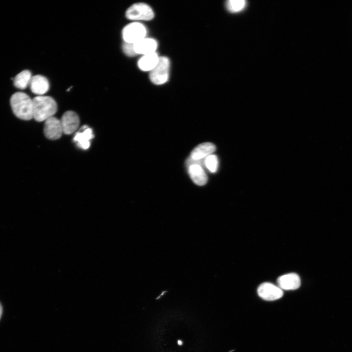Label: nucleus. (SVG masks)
Wrapping results in <instances>:
<instances>
[{"label":"nucleus","mask_w":352,"mask_h":352,"mask_svg":"<svg viewBox=\"0 0 352 352\" xmlns=\"http://www.w3.org/2000/svg\"><path fill=\"white\" fill-rule=\"evenodd\" d=\"M32 100L33 118L37 121H45L53 117L57 110V104L50 96H37Z\"/></svg>","instance_id":"obj_1"},{"label":"nucleus","mask_w":352,"mask_h":352,"mask_svg":"<svg viewBox=\"0 0 352 352\" xmlns=\"http://www.w3.org/2000/svg\"><path fill=\"white\" fill-rule=\"evenodd\" d=\"M10 103L13 113L18 118L24 120L33 118V100L27 94L22 92L14 93Z\"/></svg>","instance_id":"obj_2"},{"label":"nucleus","mask_w":352,"mask_h":352,"mask_svg":"<svg viewBox=\"0 0 352 352\" xmlns=\"http://www.w3.org/2000/svg\"><path fill=\"white\" fill-rule=\"evenodd\" d=\"M126 17L133 22L140 21H148L154 17V12L152 7L143 2L132 4L126 11Z\"/></svg>","instance_id":"obj_3"},{"label":"nucleus","mask_w":352,"mask_h":352,"mask_svg":"<svg viewBox=\"0 0 352 352\" xmlns=\"http://www.w3.org/2000/svg\"><path fill=\"white\" fill-rule=\"evenodd\" d=\"M170 61L166 56H160L155 66L149 73V78L152 83L155 85H161L166 83L169 79Z\"/></svg>","instance_id":"obj_4"},{"label":"nucleus","mask_w":352,"mask_h":352,"mask_svg":"<svg viewBox=\"0 0 352 352\" xmlns=\"http://www.w3.org/2000/svg\"><path fill=\"white\" fill-rule=\"evenodd\" d=\"M147 29L139 22H132L125 25L122 30L124 42L135 44L146 37Z\"/></svg>","instance_id":"obj_5"},{"label":"nucleus","mask_w":352,"mask_h":352,"mask_svg":"<svg viewBox=\"0 0 352 352\" xmlns=\"http://www.w3.org/2000/svg\"><path fill=\"white\" fill-rule=\"evenodd\" d=\"M259 296L264 300L273 301L281 298L283 292L279 286L270 283H264L258 288Z\"/></svg>","instance_id":"obj_6"},{"label":"nucleus","mask_w":352,"mask_h":352,"mask_svg":"<svg viewBox=\"0 0 352 352\" xmlns=\"http://www.w3.org/2000/svg\"><path fill=\"white\" fill-rule=\"evenodd\" d=\"M63 133L70 134L78 129L80 120L77 114L73 111L65 112L60 120Z\"/></svg>","instance_id":"obj_7"},{"label":"nucleus","mask_w":352,"mask_h":352,"mask_svg":"<svg viewBox=\"0 0 352 352\" xmlns=\"http://www.w3.org/2000/svg\"><path fill=\"white\" fill-rule=\"evenodd\" d=\"M63 133L60 120L53 116L45 121L44 133L45 136L51 140L59 139Z\"/></svg>","instance_id":"obj_8"},{"label":"nucleus","mask_w":352,"mask_h":352,"mask_svg":"<svg viewBox=\"0 0 352 352\" xmlns=\"http://www.w3.org/2000/svg\"><path fill=\"white\" fill-rule=\"evenodd\" d=\"M157 47V42L152 38L146 37L133 44L134 50L136 55H144L156 52Z\"/></svg>","instance_id":"obj_9"},{"label":"nucleus","mask_w":352,"mask_h":352,"mask_svg":"<svg viewBox=\"0 0 352 352\" xmlns=\"http://www.w3.org/2000/svg\"><path fill=\"white\" fill-rule=\"evenodd\" d=\"M29 87L31 91L38 96L44 95L49 89L48 79L42 75H36L32 77Z\"/></svg>","instance_id":"obj_10"},{"label":"nucleus","mask_w":352,"mask_h":352,"mask_svg":"<svg viewBox=\"0 0 352 352\" xmlns=\"http://www.w3.org/2000/svg\"><path fill=\"white\" fill-rule=\"evenodd\" d=\"M277 284L282 289L293 290L299 287L301 280L298 274L291 273L279 277L277 279Z\"/></svg>","instance_id":"obj_11"},{"label":"nucleus","mask_w":352,"mask_h":352,"mask_svg":"<svg viewBox=\"0 0 352 352\" xmlns=\"http://www.w3.org/2000/svg\"><path fill=\"white\" fill-rule=\"evenodd\" d=\"M93 137L92 129L87 126H84L81 130L75 134L73 140L79 148L87 150L89 147L90 141Z\"/></svg>","instance_id":"obj_12"},{"label":"nucleus","mask_w":352,"mask_h":352,"mask_svg":"<svg viewBox=\"0 0 352 352\" xmlns=\"http://www.w3.org/2000/svg\"><path fill=\"white\" fill-rule=\"evenodd\" d=\"M216 151L215 146L210 142H205L198 145L191 153L190 157L195 160L206 158Z\"/></svg>","instance_id":"obj_13"},{"label":"nucleus","mask_w":352,"mask_h":352,"mask_svg":"<svg viewBox=\"0 0 352 352\" xmlns=\"http://www.w3.org/2000/svg\"><path fill=\"white\" fill-rule=\"evenodd\" d=\"M159 57L156 52L142 55L137 62V66L143 71L150 72L157 65Z\"/></svg>","instance_id":"obj_14"},{"label":"nucleus","mask_w":352,"mask_h":352,"mask_svg":"<svg viewBox=\"0 0 352 352\" xmlns=\"http://www.w3.org/2000/svg\"><path fill=\"white\" fill-rule=\"evenodd\" d=\"M188 168L189 176L196 184L203 186L206 183L207 176L201 166L198 165H193Z\"/></svg>","instance_id":"obj_15"},{"label":"nucleus","mask_w":352,"mask_h":352,"mask_svg":"<svg viewBox=\"0 0 352 352\" xmlns=\"http://www.w3.org/2000/svg\"><path fill=\"white\" fill-rule=\"evenodd\" d=\"M32 77L29 70H22L14 78V85L18 88L25 89L29 85Z\"/></svg>","instance_id":"obj_16"},{"label":"nucleus","mask_w":352,"mask_h":352,"mask_svg":"<svg viewBox=\"0 0 352 352\" xmlns=\"http://www.w3.org/2000/svg\"><path fill=\"white\" fill-rule=\"evenodd\" d=\"M246 5L244 0H229L226 2V7L230 12L236 13L242 11Z\"/></svg>","instance_id":"obj_17"},{"label":"nucleus","mask_w":352,"mask_h":352,"mask_svg":"<svg viewBox=\"0 0 352 352\" xmlns=\"http://www.w3.org/2000/svg\"><path fill=\"white\" fill-rule=\"evenodd\" d=\"M205 166L212 173L217 171L218 167V159L215 154H211L205 158Z\"/></svg>","instance_id":"obj_18"},{"label":"nucleus","mask_w":352,"mask_h":352,"mask_svg":"<svg viewBox=\"0 0 352 352\" xmlns=\"http://www.w3.org/2000/svg\"><path fill=\"white\" fill-rule=\"evenodd\" d=\"M122 48L124 54L128 57H134L137 55L134 50L133 44L124 42Z\"/></svg>","instance_id":"obj_19"},{"label":"nucleus","mask_w":352,"mask_h":352,"mask_svg":"<svg viewBox=\"0 0 352 352\" xmlns=\"http://www.w3.org/2000/svg\"><path fill=\"white\" fill-rule=\"evenodd\" d=\"M205 158H206L200 159H198V160H195V159L191 158L190 157L187 159V160L186 161V165L188 167V168L189 167H190V166L193 165H198L202 167L205 166Z\"/></svg>","instance_id":"obj_20"},{"label":"nucleus","mask_w":352,"mask_h":352,"mask_svg":"<svg viewBox=\"0 0 352 352\" xmlns=\"http://www.w3.org/2000/svg\"><path fill=\"white\" fill-rule=\"evenodd\" d=\"M177 344L178 346H181L183 344V341L182 340L178 339L177 341Z\"/></svg>","instance_id":"obj_21"},{"label":"nucleus","mask_w":352,"mask_h":352,"mask_svg":"<svg viewBox=\"0 0 352 352\" xmlns=\"http://www.w3.org/2000/svg\"><path fill=\"white\" fill-rule=\"evenodd\" d=\"M1 314H2V307L0 304V318L1 317Z\"/></svg>","instance_id":"obj_22"}]
</instances>
